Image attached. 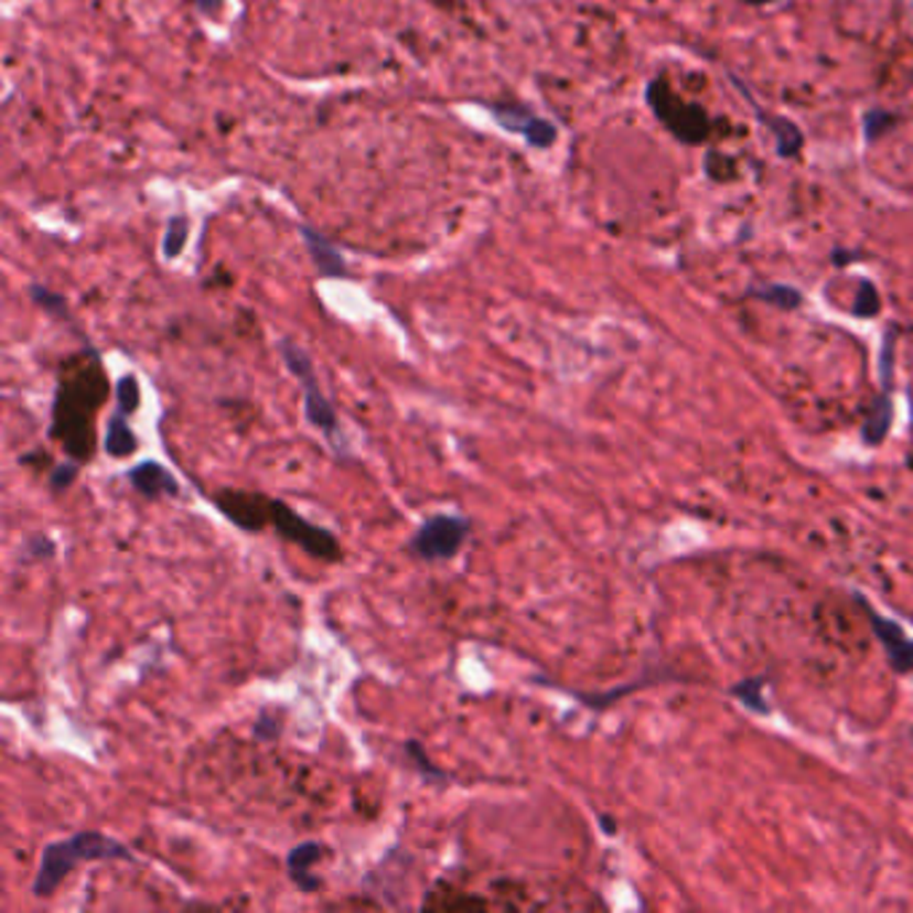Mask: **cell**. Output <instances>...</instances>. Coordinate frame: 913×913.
Listing matches in <instances>:
<instances>
[{
	"mask_svg": "<svg viewBox=\"0 0 913 913\" xmlns=\"http://www.w3.org/2000/svg\"><path fill=\"white\" fill-rule=\"evenodd\" d=\"M472 536V520L461 515H431L405 544V552L421 562H445L461 552Z\"/></svg>",
	"mask_w": 913,
	"mask_h": 913,
	"instance_id": "cell-5",
	"label": "cell"
},
{
	"mask_svg": "<svg viewBox=\"0 0 913 913\" xmlns=\"http://www.w3.org/2000/svg\"><path fill=\"white\" fill-rule=\"evenodd\" d=\"M212 502H215L217 512L225 520H230L247 534H258L266 525H271V498L266 493L221 487V491L212 493Z\"/></svg>",
	"mask_w": 913,
	"mask_h": 913,
	"instance_id": "cell-7",
	"label": "cell"
},
{
	"mask_svg": "<svg viewBox=\"0 0 913 913\" xmlns=\"http://www.w3.org/2000/svg\"><path fill=\"white\" fill-rule=\"evenodd\" d=\"M279 354H281V359H284L287 370L296 375L300 389H303L305 421L327 437L330 448H333L337 455H346V440H343L341 421H337V412L333 408V402L324 397L311 356L305 354L303 346H298L296 341H290V337H281Z\"/></svg>",
	"mask_w": 913,
	"mask_h": 913,
	"instance_id": "cell-3",
	"label": "cell"
},
{
	"mask_svg": "<svg viewBox=\"0 0 913 913\" xmlns=\"http://www.w3.org/2000/svg\"><path fill=\"white\" fill-rule=\"evenodd\" d=\"M879 309H881V298H879L877 287H873L868 279H860L858 281V296H855V305H852V314L855 316H877Z\"/></svg>",
	"mask_w": 913,
	"mask_h": 913,
	"instance_id": "cell-20",
	"label": "cell"
},
{
	"mask_svg": "<svg viewBox=\"0 0 913 913\" xmlns=\"http://www.w3.org/2000/svg\"><path fill=\"white\" fill-rule=\"evenodd\" d=\"M300 236H303L305 249H309L311 260H314L316 271L322 273V277H327V279L346 277V260H343L341 249H337L335 244H330V239H324L322 234H316V230L309 228V225L300 228Z\"/></svg>",
	"mask_w": 913,
	"mask_h": 913,
	"instance_id": "cell-12",
	"label": "cell"
},
{
	"mask_svg": "<svg viewBox=\"0 0 913 913\" xmlns=\"http://www.w3.org/2000/svg\"><path fill=\"white\" fill-rule=\"evenodd\" d=\"M129 485L140 493L148 502H159V498H174L180 496V483L172 472L159 461L148 459L135 464L127 472Z\"/></svg>",
	"mask_w": 913,
	"mask_h": 913,
	"instance_id": "cell-9",
	"label": "cell"
},
{
	"mask_svg": "<svg viewBox=\"0 0 913 913\" xmlns=\"http://www.w3.org/2000/svg\"><path fill=\"white\" fill-rule=\"evenodd\" d=\"M646 103L654 116L665 123L667 131L684 146H699L710 137V118L705 108L694 103H684L670 89L665 78H654L646 89Z\"/></svg>",
	"mask_w": 913,
	"mask_h": 913,
	"instance_id": "cell-4",
	"label": "cell"
},
{
	"mask_svg": "<svg viewBox=\"0 0 913 913\" xmlns=\"http://www.w3.org/2000/svg\"><path fill=\"white\" fill-rule=\"evenodd\" d=\"M759 689H761V680L755 678V680H748V684L737 686L734 694H740L742 702L750 705V708H753V710H766L764 702H759V694H755Z\"/></svg>",
	"mask_w": 913,
	"mask_h": 913,
	"instance_id": "cell-26",
	"label": "cell"
},
{
	"mask_svg": "<svg viewBox=\"0 0 913 913\" xmlns=\"http://www.w3.org/2000/svg\"><path fill=\"white\" fill-rule=\"evenodd\" d=\"M131 862L135 855L123 841L112 839L108 834L99 830H78V834L67 836V839L52 841L43 847L41 862H37L33 895L35 898H52L60 884L65 881L78 866L84 862Z\"/></svg>",
	"mask_w": 913,
	"mask_h": 913,
	"instance_id": "cell-2",
	"label": "cell"
},
{
	"mask_svg": "<svg viewBox=\"0 0 913 913\" xmlns=\"http://www.w3.org/2000/svg\"><path fill=\"white\" fill-rule=\"evenodd\" d=\"M491 112L506 131L520 135L530 148L547 150L555 146V140H558V129H555V123H549L547 118L534 116V112H528L525 108H515V105H493Z\"/></svg>",
	"mask_w": 913,
	"mask_h": 913,
	"instance_id": "cell-8",
	"label": "cell"
},
{
	"mask_svg": "<svg viewBox=\"0 0 913 913\" xmlns=\"http://www.w3.org/2000/svg\"><path fill=\"white\" fill-rule=\"evenodd\" d=\"M745 3H753V6H764L769 0H745Z\"/></svg>",
	"mask_w": 913,
	"mask_h": 913,
	"instance_id": "cell-28",
	"label": "cell"
},
{
	"mask_svg": "<svg viewBox=\"0 0 913 913\" xmlns=\"http://www.w3.org/2000/svg\"><path fill=\"white\" fill-rule=\"evenodd\" d=\"M187 234H191V221H187L185 215H178L169 221L167 234H164V258L167 260H174L180 253H183Z\"/></svg>",
	"mask_w": 913,
	"mask_h": 913,
	"instance_id": "cell-18",
	"label": "cell"
},
{
	"mask_svg": "<svg viewBox=\"0 0 913 913\" xmlns=\"http://www.w3.org/2000/svg\"><path fill=\"white\" fill-rule=\"evenodd\" d=\"M54 555H56V544L52 536H46V534H30L22 544V558L28 562L52 560Z\"/></svg>",
	"mask_w": 913,
	"mask_h": 913,
	"instance_id": "cell-19",
	"label": "cell"
},
{
	"mask_svg": "<svg viewBox=\"0 0 913 913\" xmlns=\"http://www.w3.org/2000/svg\"><path fill=\"white\" fill-rule=\"evenodd\" d=\"M279 731H281V721H279V718H271V712H268V710L262 712L260 721L255 723V737H258V740H262V742L277 740Z\"/></svg>",
	"mask_w": 913,
	"mask_h": 913,
	"instance_id": "cell-25",
	"label": "cell"
},
{
	"mask_svg": "<svg viewBox=\"0 0 913 913\" xmlns=\"http://www.w3.org/2000/svg\"><path fill=\"white\" fill-rule=\"evenodd\" d=\"M30 296H33L35 303L41 305L43 311H49L52 316L67 319V303H65V298H62V296H54L52 290H46V287H41V284L30 287Z\"/></svg>",
	"mask_w": 913,
	"mask_h": 913,
	"instance_id": "cell-24",
	"label": "cell"
},
{
	"mask_svg": "<svg viewBox=\"0 0 913 913\" xmlns=\"http://www.w3.org/2000/svg\"><path fill=\"white\" fill-rule=\"evenodd\" d=\"M898 123V118L892 116L890 110H881V108H873L866 112V121H862V127H866V140L868 142H877L881 137L887 135L892 127Z\"/></svg>",
	"mask_w": 913,
	"mask_h": 913,
	"instance_id": "cell-21",
	"label": "cell"
},
{
	"mask_svg": "<svg viewBox=\"0 0 913 913\" xmlns=\"http://www.w3.org/2000/svg\"><path fill=\"white\" fill-rule=\"evenodd\" d=\"M196 3L202 6L204 11H210V14H212V11H215V9H212V0H196ZM217 3H221V0H217Z\"/></svg>",
	"mask_w": 913,
	"mask_h": 913,
	"instance_id": "cell-27",
	"label": "cell"
},
{
	"mask_svg": "<svg viewBox=\"0 0 913 913\" xmlns=\"http://www.w3.org/2000/svg\"><path fill=\"white\" fill-rule=\"evenodd\" d=\"M909 466H911V469H913V455H911V459H909Z\"/></svg>",
	"mask_w": 913,
	"mask_h": 913,
	"instance_id": "cell-29",
	"label": "cell"
},
{
	"mask_svg": "<svg viewBox=\"0 0 913 913\" xmlns=\"http://www.w3.org/2000/svg\"><path fill=\"white\" fill-rule=\"evenodd\" d=\"M750 296L764 300V303L777 305V309H785V311H793V309H798V305H802V292H798L796 287H787V284L755 287Z\"/></svg>",
	"mask_w": 913,
	"mask_h": 913,
	"instance_id": "cell-15",
	"label": "cell"
},
{
	"mask_svg": "<svg viewBox=\"0 0 913 913\" xmlns=\"http://www.w3.org/2000/svg\"><path fill=\"white\" fill-rule=\"evenodd\" d=\"M322 841H303L298 844V847H292L290 855H287V877H290L292 884H296L300 892H305V895H311V892H316L319 887H322V879L314 877V871H311V868L322 860Z\"/></svg>",
	"mask_w": 913,
	"mask_h": 913,
	"instance_id": "cell-11",
	"label": "cell"
},
{
	"mask_svg": "<svg viewBox=\"0 0 913 913\" xmlns=\"http://www.w3.org/2000/svg\"><path fill=\"white\" fill-rule=\"evenodd\" d=\"M862 609H866L868 622H871L873 633H877L881 646L887 648V656H890V665L895 667V673H911L913 670V641L905 637V633L898 627L895 622L881 619L871 605L862 603Z\"/></svg>",
	"mask_w": 913,
	"mask_h": 913,
	"instance_id": "cell-10",
	"label": "cell"
},
{
	"mask_svg": "<svg viewBox=\"0 0 913 913\" xmlns=\"http://www.w3.org/2000/svg\"><path fill=\"white\" fill-rule=\"evenodd\" d=\"M103 448L110 459H129V455L140 448V440H137L135 429H131L127 412L116 410L108 418V431H105Z\"/></svg>",
	"mask_w": 913,
	"mask_h": 913,
	"instance_id": "cell-13",
	"label": "cell"
},
{
	"mask_svg": "<svg viewBox=\"0 0 913 913\" xmlns=\"http://www.w3.org/2000/svg\"><path fill=\"white\" fill-rule=\"evenodd\" d=\"M753 108H755V116H759V121H764L766 127L772 129L774 142H777V153L783 155V159H793V155H796L804 146V135L798 131L796 123H791L783 116H769V112L761 110L759 105H753Z\"/></svg>",
	"mask_w": 913,
	"mask_h": 913,
	"instance_id": "cell-14",
	"label": "cell"
},
{
	"mask_svg": "<svg viewBox=\"0 0 913 913\" xmlns=\"http://www.w3.org/2000/svg\"><path fill=\"white\" fill-rule=\"evenodd\" d=\"M140 380H137L135 373H127L118 378L116 384V410L127 412V416H135L137 408H140Z\"/></svg>",
	"mask_w": 913,
	"mask_h": 913,
	"instance_id": "cell-17",
	"label": "cell"
},
{
	"mask_svg": "<svg viewBox=\"0 0 913 913\" xmlns=\"http://www.w3.org/2000/svg\"><path fill=\"white\" fill-rule=\"evenodd\" d=\"M887 429H890V399H887V394H881L877 402H873L871 412H868L866 440L871 442V445H879V442L884 440Z\"/></svg>",
	"mask_w": 913,
	"mask_h": 913,
	"instance_id": "cell-16",
	"label": "cell"
},
{
	"mask_svg": "<svg viewBox=\"0 0 913 913\" xmlns=\"http://www.w3.org/2000/svg\"><path fill=\"white\" fill-rule=\"evenodd\" d=\"M108 397V384H105L99 359L94 356L89 367H80L78 373H71V365L62 373L60 386L54 394L52 408V427L49 437L60 440L67 455L75 461H89L94 455V412Z\"/></svg>",
	"mask_w": 913,
	"mask_h": 913,
	"instance_id": "cell-1",
	"label": "cell"
},
{
	"mask_svg": "<svg viewBox=\"0 0 913 913\" xmlns=\"http://www.w3.org/2000/svg\"><path fill=\"white\" fill-rule=\"evenodd\" d=\"M271 528L277 530L281 539L296 544V547L314 555L319 560L337 562L343 558L341 541L327 528L309 523L290 504L281 502V498H271Z\"/></svg>",
	"mask_w": 913,
	"mask_h": 913,
	"instance_id": "cell-6",
	"label": "cell"
},
{
	"mask_svg": "<svg viewBox=\"0 0 913 913\" xmlns=\"http://www.w3.org/2000/svg\"><path fill=\"white\" fill-rule=\"evenodd\" d=\"M78 472H80V461H75V459H67V461H62V464L52 466V474H49V487H52V493L67 491V487L78 480Z\"/></svg>",
	"mask_w": 913,
	"mask_h": 913,
	"instance_id": "cell-23",
	"label": "cell"
},
{
	"mask_svg": "<svg viewBox=\"0 0 913 913\" xmlns=\"http://www.w3.org/2000/svg\"><path fill=\"white\" fill-rule=\"evenodd\" d=\"M405 753H408V761H412V766H416L418 772L423 774V777L442 780V783H445L448 774L440 772V769L431 764L429 755H427V750H423L421 742H418V740H408V742H405Z\"/></svg>",
	"mask_w": 913,
	"mask_h": 913,
	"instance_id": "cell-22",
	"label": "cell"
}]
</instances>
